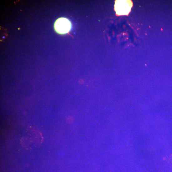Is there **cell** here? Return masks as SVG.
<instances>
[{"instance_id":"3957f363","label":"cell","mask_w":172,"mask_h":172,"mask_svg":"<svg viewBox=\"0 0 172 172\" xmlns=\"http://www.w3.org/2000/svg\"><path fill=\"white\" fill-rule=\"evenodd\" d=\"M54 27L55 30L58 33L65 34L71 30L72 24L71 22L68 19L62 17L56 20Z\"/></svg>"},{"instance_id":"7a4b0ae2","label":"cell","mask_w":172,"mask_h":172,"mask_svg":"<svg viewBox=\"0 0 172 172\" xmlns=\"http://www.w3.org/2000/svg\"><path fill=\"white\" fill-rule=\"evenodd\" d=\"M132 6L133 3L131 1H115L114 7L116 15H128Z\"/></svg>"},{"instance_id":"6da1fadb","label":"cell","mask_w":172,"mask_h":172,"mask_svg":"<svg viewBox=\"0 0 172 172\" xmlns=\"http://www.w3.org/2000/svg\"><path fill=\"white\" fill-rule=\"evenodd\" d=\"M42 141L40 133L34 130H29L23 134L21 139L22 144L27 148L32 149L40 145Z\"/></svg>"}]
</instances>
